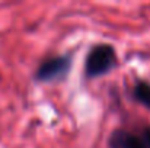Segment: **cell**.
<instances>
[{"label": "cell", "instance_id": "6da1fadb", "mask_svg": "<svg viewBox=\"0 0 150 148\" xmlns=\"http://www.w3.org/2000/svg\"><path fill=\"white\" fill-rule=\"evenodd\" d=\"M118 65V54L112 44L99 42L92 45L83 62L86 80H95L111 74Z\"/></svg>", "mask_w": 150, "mask_h": 148}, {"label": "cell", "instance_id": "7a4b0ae2", "mask_svg": "<svg viewBox=\"0 0 150 148\" xmlns=\"http://www.w3.org/2000/svg\"><path fill=\"white\" fill-rule=\"evenodd\" d=\"M73 67V57L70 54H57L42 60L35 73H34V80L37 83H61L67 79Z\"/></svg>", "mask_w": 150, "mask_h": 148}, {"label": "cell", "instance_id": "3957f363", "mask_svg": "<svg viewBox=\"0 0 150 148\" xmlns=\"http://www.w3.org/2000/svg\"><path fill=\"white\" fill-rule=\"evenodd\" d=\"M108 148H146V144L134 132L117 128L108 137Z\"/></svg>", "mask_w": 150, "mask_h": 148}, {"label": "cell", "instance_id": "277c9868", "mask_svg": "<svg viewBox=\"0 0 150 148\" xmlns=\"http://www.w3.org/2000/svg\"><path fill=\"white\" fill-rule=\"evenodd\" d=\"M133 99L150 110V81L139 80L133 87Z\"/></svg>", "mask_w": 150, "mask_h": 148}, {"label": "cell", "instance_id": "5b68a950", "mask_svg": "<svg viewBox=\"0 0 150 148\" xmlns=\"http://www.w3.org/2000/svg\"><path fill=\"white\" fill-rule=\"evenodd\" d=\"M142 140H143V142L146 144V148H150V125L149 126H146V128L143 129Z\"/></svg>", "mask_w": 150, "mask_h": 148}]
</instances>
